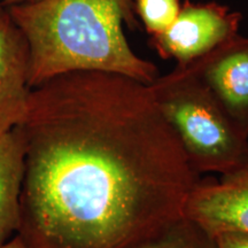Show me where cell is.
<instances>
[{"instance_id":"6da1fadb","label":"cell","mask_w":248,"mask_h":248,"mask_svg":"<svg viewBox=\"0 0 248 248\" xmlns=\"http://www.w3.org/2000/svg\"><path fill=\"white\" fill-rule=\"evenodd\" d=\"M18 126L28 248H124L184 217L200 179L150 84L121 74L46 80Z\"/></svg>"},{"instance_id":"7a4b0ae2","label":"cell","mask_w":248,"mask_h":248,"mask_svg":"<svg viewBox=\"0 0 248 248\" xmlns=\"http://www.w3.org/2000/svg\"><path fill=\"white\" fill-rule=\"evenodd\" d=\"M7 8L29 46L31 89L71 71L116 73L146 84L159 76L124 33V26H137L135 0H37Z\"/></svg>"},{"instance_id":"3957f363","label":"cell","mask_w":248,"mask_h":248,"mask_svg":"<svg viewBox=\"0 0 248 248\" xmlns=\"http://www.w3.org/2000/svg\"><path fill=\"white\" fill-rule=\"evenodd\" d=\"M157 107L198 175L222 176L248 166L241 135L209 90L187 68L176 66L150 84Z\"/></svg>"},{"instance_id":"277c9868","label":"cell","mask_w":248,"mask_h":248,"mask_svg":"<svg viewBox=\"0 0 248 248\" xmlns=\"http://www.w3.org/2000/svg\"><path fill=\"white\" fill-rule=\"evenodd\" d=\"M241 21L243 15L226 6L185 0L175 22L152 36L150 44L161 58L186 66L238 35Z\"/></svg>"},{"instance_id":"5b68a950","label":"cell","mask_w":248,"mask_h":248,"mask_svg":"<svg viewBox=\"0 0 248 248\" xmlns=\"http://www.w3.org/2000/svg\"><path fill=\"white\" fill-rule=\"evenodd\" d=\"M248 138V37L235 35L186 66Z\"/></svg>"},{"instance_id":"8992f818","label":"cell","mask_w":248,"mask_h":248,"mask_svg":"<svg viewBox=\"0 0 248 248\" xmlns=\"http://www.w3.org/2000/svg\"><path fill=\"white\" fill-rule=\"evenodd\" d=\"M184 217L210 235L248 234V166L219 178L200 177L184 207Z\"/></svg>"},{"instance_id":"52a82bcc","label":"cell","mask_w":248,"mask_h":248,"mask_svg":"<svg viewBox=\"0 0 248 248\" xmlns=\"http://www.w3.org/2000/svg\"><path fill=\"white\" fill-rule=\"evenodd\" d=\"M29 67L26 37L0 2V132L22 122L31 91Z\"/></svg>"},{"instance_id":"ba28073f","label":"cell","mask_w":248,"mask_h":248,"mask_svg":"<svg viewBox=\"0 0 248 248\" xmlns=\"http://www.w3.org/2000/svg\"><path fill=\"white\" fill-rule=\"evenodd\" d=\"M26 144L20 126L0 132V247L21 223Z\"/></svg>"},{"instance_id":"9c48e42d","label":"cell","mask_w":248,"mask_h":248,"mask_svg":"<svg viewBox=\"0 0 248 248\" xmlns=\"http://www.w3.org/2000/svg\"><path fill=\"white\" fill-rule=\"evenodd\" d=\"M124 248H216L213 235L182 217L163 230Z\"/></svg>"},{"instance_id":"30bf717a","label":"cell","mask_w":248,"mask_h":248,"mask_svg":"<svg viewBox=\"0 0 248 248\" xmlns=\"http://www.w3.org/2000/svg\"><path fill=\"white\" fill-rule=\"evenodd\" d=\"M181 7L179 0H135L136 14L151 37L168 29L177 18Z\"/></svg>"},{"instance_id":"8fae6325","label":"cell","mask_w":248,"mask_h":248,"mask_svg":"<svg viewBox=\"0 0 248 248\" xmlns=\"http://www.w3.org/2000/svg\"><path fill=\"white\" fill-rule=\"evenodd\" d=\"M216 248H248V234L241 232H225L214 235Z\"/></svg>"},{"instance_id":"7c38bea8","label":"cell","mask_w":248,"mask_h":248,"mask_svg":"<svg viewBox=\"0 0 248 248\" xmlns=\"http://www.w3.org/2000/svg\"><path fill=\"white\" fill-rule=\"evenodd\" d=\"M0 248H28L22 240V238L20 235L16 234L13 239L8 240L7 243H5Z\"/></svg>"},{"instance_id":"4fadbf2b","label":"cell","mask_w":248,"mask_h":248,"mask_svg":"<svg viewBox=\"0 0 248 248\" xmlns=\"http://www.w3.org/2000/svg\"><path fill=\"white\" fill-rule=\"evenodd\" d=\"M33 1H37V0H0V2L5 6L28 4V2H33Z\"/></svg>"}]
</instances>
